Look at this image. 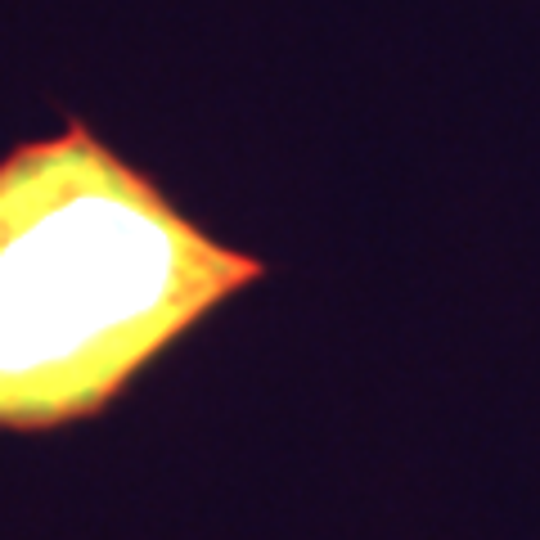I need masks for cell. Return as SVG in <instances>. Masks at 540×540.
Instances as JSON below:
<instances>
[{
    "instance_id": "cell-1",
    "label": "cell",
    "mask_w": 540,
    "mask_h": 540,
    "mask_svg": "<svg viewBox=\"0 0 540 540\" xmlns=\"http://www.w3.org/2000/svg\"><path fill=\"white\" fill-rule=\"evenodd\" d=\"M266 275L86 122L0 158V428L104 414L171 342Z\"/></svg>"
}]
</instances>
